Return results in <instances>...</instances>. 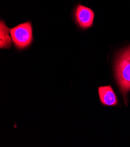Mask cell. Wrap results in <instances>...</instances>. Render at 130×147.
I'll return each instance as SVG.
<instances>
[{
  "instance_id": "obj_3",
  "label": "cell",
  "mask_w": 130,
  "mask_h": 147,
  "mask_svg": "<svg viewBox=\"0 0 130 147\" xmlns=\"http://www.w3.org/2000/svg\"><path fill=\"white\" fill-rule=\"evenodd\" d=\"M74 17L80 28L87 29L93 26L95 13L92 9L78 4L74 10Z\"/></svg>"
},
{
  "instance_id": "obj_5",
  "label": "cell",
  "mask_w": 130,
  "mask_h": 147,
  "mask_svg": "<svg viewBox=\"0 0 130 147\" xmlns=\"http://www.w3.org/2000/svg\"><path fill=\"white\" fill-rule=\"evenodd\" d=\"M9 28L6 26L5 23L3 21L1 20V25H0V33H1L0 48L1 49H8L11 47V40L9 35Z\"/></svg>"
},
{
  "instance_id": "obj_1",
  "label": "cell",
  "mask_w": 130,
  "mask_h": 147,
  "mask_svg": "<svg viewBox=\"0 0 130 147\" xmlns=\"http://www.w3.org/2000/svg\"><path fill=\"white\" fill-rule=\"evenodd\" d=\"M115 76L127 103V94L130 91V47L120 52L115 58Z\"/></svg>"
},
{
  "instance_id": "obj_2",
  "label": "cell",
  "mask_w": 130,
  "mask_h": 147,
  "mask_svg": "<svg viewBox=\"0 0 130 147\" xmlns=\"http://www.w3.org/2000/svg\"><path fill=\"white\" fill-rule=\"evenodd\" d=\"M10 34L14 46L18 50L29 47L33 40L32 23L28 21L10 29Z\"/></svg>"
},
{
  "instance_id": "obj_4",
  "label": "cell",
  "mask_w": 130,
  "mask_h": 147,
  "mask_svg": "<svg viewBox=\"0 0 130 147\" xmlns=\"http://www.w3.org/2000/svg\"><path fill=\"white\" fill-rule=\"evenodd\" d=\"M98 92L100 102L103 105L114 106L119 105L117 97L111 86L99 87Z\"/></svg>"
}]
</instances>
